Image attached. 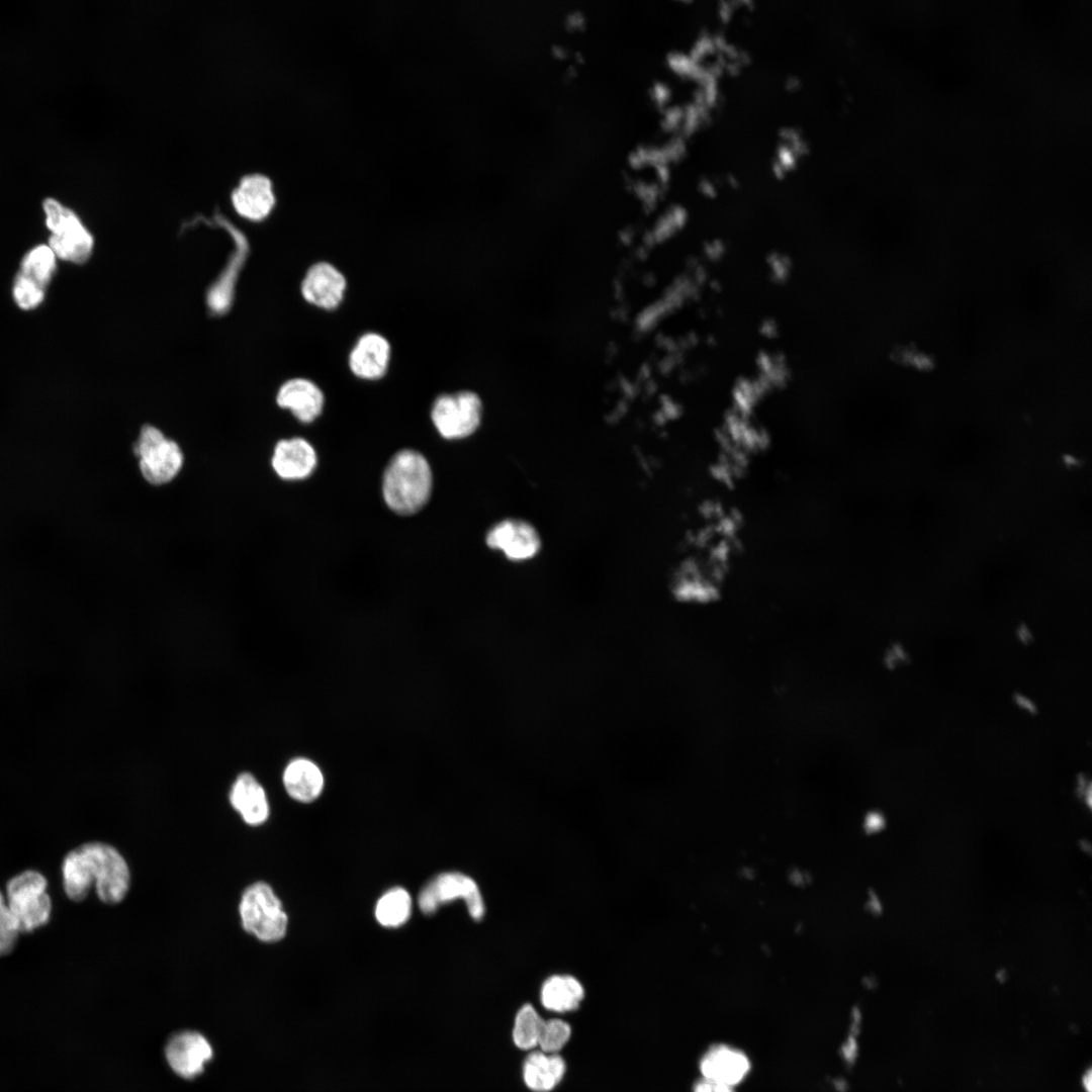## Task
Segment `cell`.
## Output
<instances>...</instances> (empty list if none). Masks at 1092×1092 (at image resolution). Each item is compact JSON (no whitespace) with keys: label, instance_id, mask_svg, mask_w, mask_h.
<instances>
[{"label":"cell","instance_id":"obj_19","mask_svg":"<svg viewBox=\"0 0 1092 1092\" xmlns=\"http://www.w3.org/2000/svg\"><path fill=\"white\" fill-rule=\"evenodd\" d=\"M283 785L287 794L295 801L310 803L323 793L324 774L316 763L304 757L289 761L283 772Z\"/></svg>","mask_w":1092,"mask_h":1092},{"label":"cell","instance_id":"obj_22","mask_svg":"<svg viewBox=\"0 0 1092 1092\" xmlns=\"http://www.w3.org/2000/svg\"><path fill=\"white\" fill-rule=\"evenodd\" d=\"M412 909L413 901L410 893L401 887H394L378 899L374 914L381 926L396 928L410 919Z\"/></svg>","mask_w":1092,"mask_h":1092},{"label":"cell","instance_id":"obj_18","mask_svg":"<svg viewBox=\"0 0 1092 1092\" xmlns=\"http://www.w3.org/2000/svg\"><path fill=\"white\" fill-rule=\"evenodd\" d=\"M230 802L248 825H261L269 817L270 809L265 790L249 772L241 774L233 784Z\"/></svg>","mask_w":1092,"mask_h":1092},{"label":"cell","instance_id":"obj_10","mask_svg":"<svg viewBox=\"0 0 1092 1092\" xmlns=\"http://www.w3.org/2000/svg\"><path fill=\"white\" fill-rule=\"evenodd\" d=\"M55 257L46 245L33 248L24 256L13 286V296L19 307L34 308L42 301L56 270Z\"/></svg>","mask_w":1092,"mask_h":1092},{"label":"cell","instance_id":"obj_17","mask_svg":"<svg viewBox=\"0 0 1092 1092\" xmlns=\"http://www.w3.org/2000/svg\"><path fill=\"white\" fill-rule=\"evenodd\" d=\"M276 402L280 407L290 411L298 421L310 423L322 414L325 396L313 381L297 377L280 386Z\"/></svg>","mask_w":1092,"mask_h":1092},{"label":"cell","instance_id":"obj_7","mask_svg":"<svg viewBox=\"0 0 1092 1092\" xmlns=\"http://www.w3.org/2000/svg\"><path fill=\"white\" fill-rule=\"evenodd\" d=\"M463 900L470 917L479 921L485 914V904L476 882L458 872L442 873L421 890L418 896L420 910L426 915L434 914L442 905Z\"/></svg>","mask_w":1092,"mask_h":1092},{"label":"cell","instance_id":"obj_20","mask_svg":"<svg viewBox=\"0 0 1092 1092\" xmlns=\"http://www.w3.org/2000/svg\"><path fill=\"white\" fill-rule=\"evenodd\" d=\"M565 1062L556 1054L533 1052L525 1060L523 1078L528 1088L536 1092L551 1091L564 1076Z\"/></svg>","mask_w":1092,"mask_h":1092},{"label":"cell","instance_id":"obj_2","mask_svg":"<svg viewBox=\"0 0 1092 1092\" xmlns=\"http://www.w3.org/2000/svg\"><path fill=\"white\" fill-rule=\"evenodd\" d=\"M433 486L431 467L419 452L405 449L397 452L385 468L382 494L390 510L399 515H412L428 502Z\"/></svg>","mask_w":1092,"mask_h":1092},{"label":"cell","instance_id":"obj_26","mask_svg":"<svg viewBox=\"0 0 1092 1092\" xmlns=\"http://www.w3.org/2000/svg\"><path fill=\"white\" fill-rule=\"evenodd\" d=\"M693 1092H734V1089L705 1079L698 1081Z\"/></svg>","mask_w":1092,"mask_h":1092},{"label":"cell","instance_id":"obj_24","mask_svg":"<svg viewBox=\"0 0 1092 1092\" xmlns=\"http://www.w3.org/2000/svg\"><path fill=\"white\" fill-rule=\"evenodd\" d=\"M571 1029L568 1023L561 1019L544 1020L538 1040L541 1051L547 1054H555L568 1041Z\"/></svg>","mask_w":1092,"mask_h":1092},{"label":"cell","instance_id":"obj_11","mask_svg":"<svg viewBox=\"0 0 1092 1092\" xmlns=\"http://www.w3.org/2000/svg\"><path fill=\"white\" fill-rule=\"evenodd\" d=\"M699 1069L703 1079L734 1088L749 1074L751 1063L742 1051L720 1043L705 1052Z\"/></svg>","mask_w":1092,"mask_h":1092},{"label":"cell","instance_id":"obj_12","mask_svg":"<svg viewBox=\"0 0 1092 1092\" xmlns=\"http://www.w3.org/2000/svg\"><path fill=\"white\" fill-rule=\"evenodd\" d=\"M347 281L343 273L328 262L313 264L300 286L303 298L324 309L336 308L344 298Z\"/></svg>","mask_w":1092,"mask_h":1092},{"label":"cell","instance_id":"obj_4","mask_svg":"<svg viewBox=\"0 0 1092 1092\" xmlns=\"http://www.w3.org/2000/svg\"><path fill=\"white\" fill-rule=\"evenodd\" d=\"M46 224L52 233L49 247L55 256L77 264L84 263L93 250V237L78 215L60 201L48 197L42 202Z\"/></svg>","mask_w":1092,"mask_h":1092},{"label":"cell","instance_id":"obj_6","mask_svg":"<svg viewBox=\"0 0 1092 1092\" xmlns=\"http://www.w3.org/2000/svg\"><path fill=\"white\" fill-rule=\"evenodd\" d=\"M133 452L139 459L143 477L154 485L170 482L179 473L184 462L180 446L151 425L141 429Z\"/></svg>","mask_w":1092,"mask_h":1092},{"label":"cell","instance_id":"obj_16","mask_svg":"<svg viewBox=\"0 0 1092 1092\" xmlns=\"http://www.w3.org/2000/svg\"><path fill=\"white\" fill-rule=\"evenodd\" d=\"M390 351V344L382 335L374 332L363 334L350 352V370L361 379H379L388 369Z\"/></svg>","mask_w":1092,"mask_h":1092},{"label":"cell","instance_id":"obj_8","mask_svg":"<svg viewBox=\"0 0 1092 1092\" xmlns=\"http://www.w3.org/2000/svg\"><path fill=\"white\" fill-rule=\"evenodd\" d=\"M482 414L480 397L475 392L463 390L438 396L431 410V419L443 438L457 440L476 432Z\"/></svg>","mask_w":1092,"mask_h":1092},{"label":"cell","instance_id":"obj_23","mask_svg":"<svg viewBox=\"0 0 1092 1092\" xmlns=\"http://www.w3.org/2000/svg\"><path fill=\"white\" fill-rule=\"evenodd\" d=\"M543 1023L544 1020L532 1005L522 1006L515 1018L513 1030L515 1044L522 1050H531L538 1045Z\"/></svg>","mask_w":1092,"mask_h":1092},{"label":"cell","instance_id":"obj_15","mask_svg":"<svg viewBox=\"0 0 1092 1092\" xmlns=\"http://www.w3.org/2000/svg\"><path fill=\"white\" fill-rule=\"evenodd\" d=\"M232 202L236 211L247 219L257 221L267 217L275 205L271 180L260 173L244 176L232 193Z\"/></svg>","mask_w":1092,"mask_h":1092},{"label":"cell","instance_id":"obj_9","mask_svg":"<svg viewBox=\"0 0 1092 1092\" xmlns=\"http://www.w3.org/2000/svg\"><path fill=\"white\" fill-rule=\"evenodd\" d=\"M485 543L491 550L518 563L536 558L543 548L542 535L537 527L519 517L505 518L493 524L485 535Z\"/></svg>","mask_w":1092,"mask_h":1092},{"label":"cell","instance_id":"obj_1","mask_svg":"<svg viewBox=\"0 0 1092 1092\" xmlns=\"http://www.w3.org/2000/svg\"><path fill=\"white\" fill-rule=\"evenodd\" d=\"M65 893L83 901L94 886L105 904L121 902L128 892L130 873L124 857L113 846L87 842L71 850L62 866Z\"/></svg>","mask_w":1092,"mask_h":1092},{"label":"cell","instance_id":"obj_13","mask_svg":"<svg viewBox=\"0 0 1092 1092\" xmlns=\"http://www.w3.org/2000/svg\"><path fill=\"white\" fill-rule=\"evenodd\" d=\"M317 455L312 445L305 439L294 437L277 442L271 457L275 473L284 480H301L308 477L315 469Z\"/></svg>","mask_w":1092,"mask_h":1092},{"label":"cell","instance_id":"obj_27","mask_svg":"<svg viewBox=\"0 0 1092 1092\" xmlns=\"http://www.w3.org/2000/svg\"><path fill=\"white\" fill-rule=\"evenodd\" d=\"M1063 462L1069 467L1075 466V465L1078 464L1077 458L1073 457L1072 455H1065L1063 457Z\"/></svg>","mask_w":1092,"mask_h":1092},{"label":"cell","instance_id":"obj_25","mask_svg":"<svg viewBox=\"0 0 1092 1092\" xmlns=\"http://www.w3.org/2000/svg\"><path fill=\"white\" fill-rule=\"evenodd\" d=\"M18 933L17 922L0 893V957L6 956L13 950Z\"/></svg>","mask_w":1092,"mask_h":1092},{"label":"cell","instance_id":"obj_5","mask_svg":"<svg viewBox=\"0 0 1092 1092\" xmlns=\"http://www.w3.org/2000/svg\"><path fill=\"white\" fill-rule=\"evenodd\" d=\"M47 879L36 871H25L7 882L8 908L19 932H31L50 920L52 902Z\"/></svg>","mask_w":1092,"mask_h":1092},{"label":"cell","instance_id":"obj_3","mask_svg":"<svg viewBox=\"0 0 1092 1092\" xmlns=\"http://www.w3.org/2000/svg\"><path fill=\"white\" fill-rule=\"evenodd\" d=\"M239 913L243 928L263 942H277L287 932L288 917L282 902L265 882H256L244 890Z\"/></svg>","mask_w":1092,"mask_h":1092},{"label":"cell","instance_id":"obj_21","mask_svg":"<svg viewBox=\"0 0 1092 1092\" xmlns=\"http://www.w3.org/2000/svg\"><path fill=\"white\" fill-rule=\"evenodd\" d=\"M584 997L581 983L570 975H553L547 978L540 993L542 1005L551 1011L575 1010Z\"/></svg>","mask_w":1092,"mask_h":1092},{"label":"cell","instance_id":"obj_14","mask_svg":"<svg viewBox=\"0 0 1092 1092\" xmlns=\"http://www.w3.org/2000/svg\"><path fill=\"white\" fill-rule=\"evenodd\" d=\"M165 1053L171 1068L185 1078L200 1074L212 1057L209 1042L195 1031H184L173 1036Z\"/></svg>","mask_w":1092,"mask_h":1092}]
</instances>
